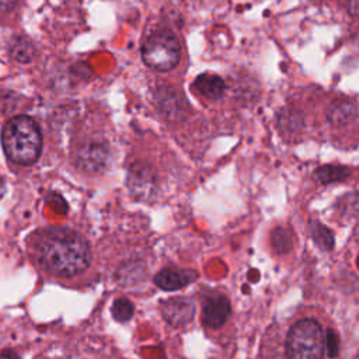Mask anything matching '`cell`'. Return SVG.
<instances>
[{"label": "cell", "instance_id": "cell-1", "mask_svg": "<svg viewBox=\"0 0 359 359\" xmlns=\"http://www.w3.org/2000/svg\"><path fill=\"white\" fill-rule=\"evenodd\" d=\"M39 261L50 273L72 278L87 269L91 251L87 240L70 229H50L39 241Z\"/></svg>", "mask_w": 359, "mask_h": 359}, {"label": "cell", "instance_id": "cell-2", "mask_svg": "<svg viewBox=\"0 0 359 359\" xmlns=\"http://www.w3.org/2000/svg\"><path fill=\"white\" fill-rule=\"evenodd\" d=\"M1 146L14 164H34L42 151V133L38 123L27 115L13 116L3 126Z\"/></svg>", "mask_w": 359, "mask_h": 359}, {"label": "cell", "instance_id": "cell-3", "mask_svg": "<svg viewBox=\"0 0 359 359\" xmlns=\"http://www.w3.org/2000/svg\"><path fill=\"white\" fill-rule=\"evenodd\" d=\"M325 349V334L321 325L313 318L297 321L287 332L286 353L290 358L310 359L320 358Z\"/></svg>", "mask_w": 359, "mask_h": 359}, {"label": "cell", "instance_id": "cell-4", "mask_svg": "<svg viewBox=\"0 0 359 359\" xmlns=\"http://www.w3.org/2000/svg\"><path fill=\"white\" fill-rule=\"evenodd\" d=\"M143 62L158 72L174 69L181 59V45L178 38L167 29L156 31L142 45Z\"/></svg>", "mask_w": 359, "mask_h": 359}, {"label": "cell", "instance_id": "cell-5", "mask_svg": "<svg viewBox=\"0 0 359 359\" xmlns=\"http://www.w3.org/2000/svg\"><path fill=\"white\" fill-rule=\"evenodd\" d=\"M109 161V149L104 142L91 140L81 144L76 154L77 165L88 172L102 171Z\"/></svg>", "mask_w": 359, "mask_h": 359}, {"label": "cell", "instance_id": "cell-6", "mask_svg": "<svg viewBox=\"0 0 359 359\" xmlns=\"http://www.w3.org/2000/svg\"><path fill=\"white\" fill-rule=\"evenodd\" d=\"M161 316L174 327L185 325L195 316V304L189 297L185 296L170 297L161 302Z\"/></svg>", "mask_w": 359, "mask_h": 359}, {"label": "cell", "instance_id": "cell-7", "mask_svg": "<svg viewBox=\"0 0 359 359\" xmlns=\"http://www.w3.org/2000/svg\"><path fill=\"white\" fill-rule=\"evenodd\" d=\"M128 187L130 194L137 199H149L156 191V177L150 167L135 164L128 174Z\"/></svg>", "mask_w": 359, "mask_h": 359}, {"label": "cell", "instance_id": "cell-8", "mask_svg": "<svg viewBox=\"0 0 359 359\" xmlns=\"http://www.w3.org/2000/svg\"><path fill=\"white\" fill-rule=\"evenodd\" d=\"M230 311L231 307L227 297L222 294H213L203 302L202 321L209 328H217L227 321Z\"/></svg>", "mask_w": 359, "mask_h": 359}, {"label": "cell", "instance_id": "cell-9", "mask_svg": "<svg viewBox=\"0 0 359 359\" xmlns=\"http://www.w3.org/2000/svg\"><path fill=\"white\" fill-rule=\"evenodd\" d=\"M156 100L161 114H164L170 119H175L178 115L181 116L185 111L187 98L178 94L175 88H171V87L158 88Z\"/></svg>", "mask_w": 359, "mask_h": 359}, {"label": "cell", "instance_id": "cell-10", "mask_svg": "<svg viewBox=\"0 0 359 359\" xmlns=\"http://www.w3.org/2000/svg\"><path fill=\"white\" fill-rule=\"evenodd\" d=\"M198 276L194 271L165 268L154 276V283L163 290H178L185 285L191 283Z\"/></svg>", "mask_w": 359, "mask_h": 359}, {"label": "cell", "instance_id": "cell-11", "mask_svg": "<svg viewBox=\"0 0 359 359\" xmlns=\"http://www.w3.org/2000/svg\"><path fill=\"white\" fill-rule=\"evenodd\" d=\"M195 87L208 100H219L226 91V83L220 76L212 73H202L195 79Z\"/></svg>", "mask_w": 359, "mask_h": 359}, {"label": "cell", "instance_id": "cell-12", "mask_svg": "<svg viewBox=\"0 0 359 359\" xmlns=\"http://www.w3.org/2000/svg\"><path fill=\"white\" fill-rule=\"evenodd\" d=\"M10 55L14 60L20 63H29L35 57V46L28 38L20 36L11 43Z\"/></svg>", "mask_w": 359, "mask_h": 359}, {"label": "cell", "instance_id": "cell-13", "mask_svg": "<svg viewBox=\"0 0 359 359\" xmlns=\"http://www.w3.org/2000/svg\"><path fill=\"white\" fill-rule=\"evenodd\" d=\"M351 171L346 167L342 165H335V164H327L321 165L314 171V177L323 182V184H330V182H338L345 180Z\"/></svg>", "mask_w": 359, "mask_h": 359}, {"label": "cell", "instance_id": "cell-14", "mask_svg": "<svg viewBox=\"0 0 359 359\" xmlns=\"http://www.w3.org/2000/svg\"><path fill=\"white\" fill-rule=\"evenodd\" d=\"M355 116H356V108L352 102H348V101L335 104L328 114V119L332 123H346V122H351Z\"/></svg>", "mask_w": 359, "mask_h": 359}, {"label": "cell", "instance_id": "cell-15", "mask_svg": "<svg viewBox=\"0 0 359 359\" xmlns=\"http://www.w3.org/2000/svg\"><path fill=\"white\" fill-rule=\"evenodd\" d=\"M271 243H272V248L275 252L278 254H285L287 251L292 250V245H293V238H292V233L279 226L276 227L273 231H272V236H271Z\"/></svg>", "mask_w": 359, "mask_h": 359}, {"label": "cell", "instance_id": "cell-16", "mask_svg": "<svg viewBox=\"0 0 359 359\" xmlns=\"http://www.w3.org/2000/svg\"><path fill=\"white\" fill-rule=\"evenodd\" d=\"M310 233L316 244L323 250H331L334 247V236L330 229L321 223H313L310 226Z\"/></svg>", "mask_w": 359, "mask_h": 359}, {"label": "cell", "instance_id": "cell-17", "mask_svg": "<svg viewBox=\"0 0 359 359\" xmlns=\"http://www.w3.org/2000/svg\"><path fill=\"white\" fill-rule=\"evenodd\" d=\"M133 311H135V307H133V303L126 299V297H118L114 300L112 303V307H111V313H112V317L119 321V323H126L132 318L133 316Z\"/></svg>", "mask_w": 359, "mask_h": 359}, {"label": "cell", "instance_id": "cell-18", "mask_svg": "<svg viewBox=\"0 0 359 359\" xmlns=\"http://www.w3.org/2000/svg\"><path fill=\"white\" fill-rule=\"evenodd\" d=\"M338 346H339V339L335 334V331L328 330L325 334V349L328 356H337L338 355Z\"/></svg>", "mask_w": 359, "mask_h": 359}, {"label": "cell", "instance_id": "cell-19", "mask_svg": "<svg viewBox=\"0 0 359 359\" xmlns=\"http://www.w3.org/2000/svg\"><path fill=\"white\" fill-rule=\"evenodd\" d=\"M20 0H0V13H7L17 7Z\"/></svg>", "mask_w": 359, "mask_h": 359}, {"label": "cell", "instance_id": "cell-20", "mask_svg": "<svg viewBox=\"0 0 359 359\" xmlns=\"http://www.w3.org/2000/svg\"><path fill=\"white\" fill-rule=\"evenodd\" d=\"M346 10L351 15L359 17V0H346Z\"/></svg>", "mask_w": 359, "mask_h": 359}, {"label": "cell", "instance_id": "cell-21", "mask_svg": "<svg viewBox=\"0 0 359 359\" xmlns=\"http://www.w3.org/2000/svg\"><path fill=\"white\" fill-rule=\"evenodd\" d=\"M4 194H6V182H4V180L0 177V198H3Z\"/></svg>", "mask_w": 359, "mask_h": 359}, {"label": "cell", "instance_id": "cell-22", "mask_svg": "<svg viewBox=\"0 0 359 359\" xmlns=\"http://www.w3.org/2000/svg\"><path fill=\"white\" fill-rule=\"evenodd\" d=\"M0 356H14V358H17L18 353H15V352H13V351H3V352L0 353Z\"/></svg>", "mask_w": 359, "mask_h": 359}]
</instances>
